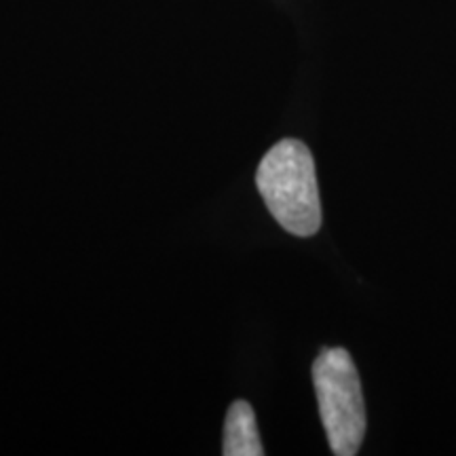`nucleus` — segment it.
I'll use <instances>...</instances> for the list:
<instances>
[{
    "instance_id": "f257e3e1",
    "label": "nucleus",
    "mask_w": 456,
    "mask_h": 456,
    "mask_svg": "<svg viewBox=\"0 0 456 456\" xmlns=\"http://www.w3.org/2000/svg\"><path fill=\"white\" fill-rule=\"evenodd\" d=\"M266 208L279 226L296 237H311L322 228V201L311 151L300 140H281L262 157L256 171Z\"/></svg>"
},
{
    "instance_id": "f03ea898",
    "label": "nucleus",
    "mask_w": 456,
    "mask_h": 456,
    "mask_svg": "<svg viewBox=\"0 0 456 456\" xmlns=\"http://www.w3.org/2000/svg\"><path fill=\"white\" fill-rule=\"evenodd\" d=\"M313 385L330 450L336 456H355L366 437V403L349 351L334 346L319 353Z\"/></svg>"
},
{
    "instance_id": "7ed1b4c3",
    "label": "nucleus",
    "mask_w": 456,
    "mask_h": 456,
    "mask_svg": "<svg viewBox=\"0 0 456 456\" xmlns=\"http://www.w3.org/2000/svg\"><path fill=\"white\" fill-rule=\"evenodd\" d=\"M224 456H262L258 425H256L254 408L248 402L239 399L226 412L224 420V442H222Z\"/></svg>"
}]
</instances>
